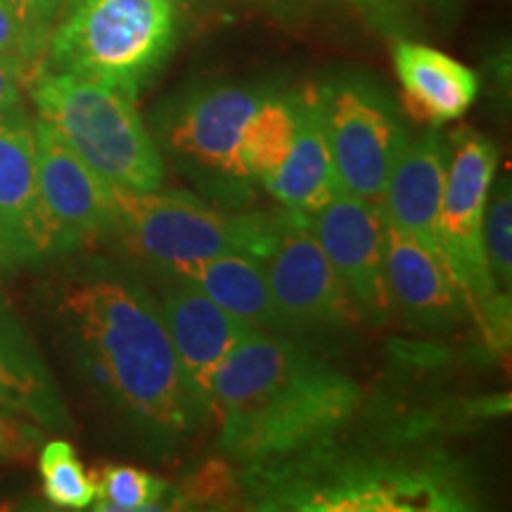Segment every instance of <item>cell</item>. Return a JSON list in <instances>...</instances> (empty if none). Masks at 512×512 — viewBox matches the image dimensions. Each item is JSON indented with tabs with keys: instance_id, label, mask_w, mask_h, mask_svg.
Wrapping results in <instances>:
<instances>
[{
	"instance_id": "30bf717a",
	"label": "cell",
	"mask_w": 512,
	"mask_h": 512,
	"mask_svg": "<svg viewBox=\"0 0 512 512\" xmlns=\"http://www.w3.org/2000/svg\"><path fill=\"white\" fill-rule=\"evenodd\" d=\"M339 188L382 200L389 171L408 143L406 126L380 91L366 83H332L313 91Z\"/></svg>"
},
{
	"instance_id": "d6986e66",
	"label": "cell",
	"mask_w": 512,
	"mask_h": 512,
	"mask_svg": "<svg viewBox=\"0 0 512 512\" xmlns=\"http://www.w3.org/2000/svg\"><path fill=\"white\" fill-rule=\"evenodd\" d=\"M264 188L285 209L299 214H313L339 190L313 91L299 98V124L292 147Z\"/></svg>"
},
{
	"instance_id": "e0dca14e",
	"label": "cell",
	"mask_w": 512,
	"mask_h": 512,
	"mask_svg": "<svg viewBox=\"0 0 512 512\" xmlns=\"http://www.w3.org/2000/svg\"><path fill=\"white\" fill-rule=\"evenodd\" d=\"M0 406L38 427L64 430L69 413L48 363L22 320L0 299Z\"/></svg>"
},
{
	"instance_id": "5bb4252c",
	"label": "cell",
	"mask_w": 512,
	"mask_h": 512,
	"mask_svg": "<svg viewBox=\"0 0 512 512\" xmlns=\"http://www.w3.org/2000/svg\"><path fill=\"white\" fill-rule=\"evenodd\" d=\"M36 166L41 197L69 252L93 240L114 238V185L95 174L41 119H36Z\"/></svg>"
},
{
	"instance_id": "7a4b0ae2",
	"label": "cell",
	"mask_w": 512,
	"mask_h": 512,
	"mask_svg": "<svg viewBox=\"0 0 512 512\" xmlns=\"http://www.w3.org/2000/svg\"><path fill=\"white\" fill-rule=\"evenodd\" d=\"M361 387L290 335L254 328L214 380L219 451L240 465L278 460L342 432Z\"/></svg>"
},
{
	"instance_id": "ba28073f",
	"label": "cell",
	"mask_w": 512,
	"mask_h": 512,
	"mask_svg": "<svg viewBox=\"0 0 512 512\" xmlns=\"http://www.w3.org/2000/svg\"><path fill=\"white\" fill-rule=\"evenodd\" d=\"M266 93L245 86L202 88L166 107L152 136L192 183L233 207L256 185L242 164L240 140Z\"/></svg>"
},
{
	"instance_id": "ffe728a7",
	"label": "cell",
	"mask_w": 512,
	"mask_h": 512,
	"mask_svg": "<svg viewBox=\"0 0 512 512\" xmlns=\"http://www.w3.org/2000/svg\"><path fill=\"white\" fill-rule=\"evenodd\" d=\"M157 273H169L185 280L207 294L211 302L252 323L254 328L283 332L266 283L264 264L254 256L228 252Z\"/></svg>"
},
{
	"instance_id": "277c9868",
	"label": "cell",
	"mask_w": 512,
	"mask_h": 512,
	"mask_svg": "<svg viewBox=\"0 0 512 512\" xmlns=\"http://www.w3.org/2000/svg\"><path fill=\"white\" fill-rule=\"evenodd\" d=\"M178 31L176 0H64L41 67L136 100L174 53Z\"/></svg>"
},
{
	"instance_id": "603a6c76",
	"label": "cell",
	"mask_w": 512,
	"mask_h": 512,
	"mask_svg": "<svg viewBox=\"0 0 512 512\" xmlns=\"http://www.w3.org/2000/svg\"><path fill=\"white\" fill-rule=\"evenodd\" d=\"M95 510L143 512L164 508L169 484L145 470L126 465H107L93 475Z\"/></svg>"
},
{
	"instance_id": "6da1fadb",
	"label": "cell",
	"mask_w": 512,
	"mask_h": 512,
	"mask_svg": "<svg viewBox=\"0 0 512 512\" xmlns=\"http://www.w3.org/2000/svg\"><path fill=\"white\" fill-rule=\"evenodd\" d=\"M69 349L117 418L140 444L176 451L200 427L157 297L124 268L95 261L55 292Z\"/></svg>"
},
{
	"instance_id": "4fadbf2b",
	"label": "cell",
	"mask_w": 512,
	"mask_h": 512,
	"mask_svg": "<svg viewBox=\"0 0 512 512\" xmlns=\"http://www.w3.org/2000/svg\"><path fill=\"white\" fill-rule=\"evenodd\" d=\"M0 240L17 264L69 254L38 188L36 119L24 107L0 117Z\"/></svg>"
},
{
	"instance_id": "83f0119b",
	"label": "cell",
	"mask_w": 512,
	"mask_h": 512,
	"mask_svg": "<svg viewBox=\"0 0 512 512\" xmlns=\"http://www.w3.org/2000/svg\"><path fill=\"white\" fill-rule=\"evenodd\" d=\"M31 79V72L22 62L0 55V117L19 110L22 105V91Z\"/></svg>"
},
{
	"instance_id": "cb8c5ba5",
	"label": "cell",
	"mask_w": 512,
	"mask_h": 512,
	"mask_svg": "<svg viewBox=\"0 0 512 512\" xmlns=\"http://www.w3.org/2000/svg\"><path fill=\"white\" fill-rule=\"evenodd\" d=\"M484 249L498 290H510L512 283V197L510 183L491 185L484 211Z\"/></svg>"
},
{
	"instance_id": "9c48e42d",
	"label": "cell",
	"mask_w": 512,
	"mask_h": 512,
	"mask_svg": "<svg viewBox=\"0 0 512 512\" xmlns=\"http://www.w3.org/2000/svg\"><path fill=\"white\" fill-rule=\"evenodd\" d=\"M261 264L283 335L349 330L363 318L306 214L283 207L273 247Z\"/></svg>"
},
{
	"instance_id": "8fae6325",
	"label": "cell",
	"mask_w": 512,
	"mask_h": 512,
	"mask_svg": "<svg viewBox=\"0 0 512 512\" xmlns=\"http://www.w3.org/2000/svg\"><path fill=\"white\" fill-rule=\"evenodd\" d=\"M309 216L320 249L335 268L361 316L373 325L392 320L384 275V219L377 202L339 188Z\"/></svg>"
},
{
	"instance_id": "ac0fdd59",
	"label": "cell",
	"mask_w": 512,
	"mask_h": 512,
	"mask_svg": "<svg viewBox=\"0 0 512 512\" xmlns=\"http://www.w3.org/2000/svg\"><path fill=\"white\" fill-rule=\"evenodd\" d=\"M394 69L406 110L418 121H430L434 126L456 121L477 100V74L437 48L411 41L396 43Z\"/></svg>"
},
{
	"instance_id": "52a82bcc",
	"label": "cell",
	"mask_w": 512,
	"mask_h": 512,
	"mask_svg": "<svg viewBox=\"0 0 512 512\" xmlns=\"http://www.w3.org/2000/svg\"><path fill=\"white\" fill-rule=\"evenodd\" d=\"M498 169V147L482 133L458 128L448 145V171L439 211V252L467 313L494 347L510 335L508 294L498 290L484 249V211Z\"/></svg>"
},
{
	"instance_id": "7402d4cb",
	"label": "cell",
	"mask_w": 512,
	"mask_h": 512,
	"mask_svg": "<svg viewBox=\"0 0 512 512\" xmlns=\"http://www.w3.org/2000/svg\"><path fill=\"white\" fill-rule=\"evenodd\" d=\"M38 472H41L43 494L55 508H93L95 479L88 475L67 439L43 441L41 453H38Z\"/></svg>"
},
{
	"instance_id": "3957f363",
	"label": "cell",
	"mask_w": 512,
	"mask_h": 512,
	"mask_svg": "<svg viewBox=\"0 0 512 512\" xmlns=\"http://www.w3.org/2000/svg\"><path fill=\"white\" fill-rule=\"evenodd\" d=\"M254 508L304 512L465 510L467 486L446 460L342 451L330 437L306 451L245 465Z\"/></svg>"
},
{
	"instance_id": "5b68a950",
	"label": "cell",
	"mask_w": 512,
	"mask_h": 512,
	"mask_svg": "<svg viewBox=\"0 0 512 512\" xmlns=\"http://www.w3.org/2000/svg\"><path fill=\"white\" fill-rule=\"evenodd\" d=\"M27 86L36 119L60 133L100 178L133 192L164 188V155L136 100L105 83L43 67Z\"/></svg>"
},
{
	"instance_id": "f546056e",
	"label": "cell",
	"mask_w": 512,
	"mask_h": 512,
	"mask_svg": "<svg viewBox=\"0 0 512 512\" xmlns=\"http://www.w3.org/2000/svg\"><path fill=\"white\" fill-rule=\"evenodd\" d=\"M15 266H19L15 261V256L10 254V249L3 245V240H0V273L15 271Z\"/></svg>"
},
{
	"instance_id": "7c38bea8",
	"label": "cell",
	"mask_w": 512,
	"mask_h": 512,
	"mask_svg": "<svg viewBox=\"0 0 512 512\" xmlns=\"http://www.w3.org/2000/svg\"><path fill=\"white\" fill-rule=\"evenodd\" d=\"M159 275H162V292L157 302L178 368L197 413L204 422H209L216 373L230 351L254 330V325L211 302L207 294L176 275Z\"/></svg>"
},
{
	"instance_id": "f1b7e54d",
	"label": "cell",
	"mask_w": 512,
	"mask_h": 512,
	"mask_svg": "<svg viewBox=\"0 0 512 512\" xmlns=\"http://www.w3.org/2000/svg\"><path fill=\"white\" fill-rule=\"evenodd\" d=\"M354 3L361 5L363 10H368L375 17H392L399 0H354Z\"/></svg>"
},
{
	"instance_id": "484cf974",
	"label": "cell",
	"mask_w": 512,
	"mask_h": 512,
	"mask_svg": "<svg viewBox=\"0 0 512 512\" xmlns=\"http://www.w3.org/2000/svg\"><path fill=\"white\" fill-rule=\"evenodd\" d=\"M41 444L43 437L36 422L0 406V463L27 458Z\"/></svg>"
},
{
	"instance_id": "9a60e30c",
	"label": "cell",
	"mask_w": 512,
	"mask_h": 512,
	"mask_svg": "<svg viewBox=\"0 0 512 512\" xmlns=\"http://www.w3.org/2000/svg\"><path fill=\"white\" fill-rule=\"evenodd\" d=\"M384 275L392 313L408 330L446 335L467 318L463 294L453 285L444 261L384 221Z\"/></svg>"
},
{
	"instance_id": "8992f818",
	"label": "cell",
	"mask_w": 512,
	"mask_h": 512,
	"mask_svg": "<svg viewBox=\"0 0 512 512\" xmlns=\"http://www.w3.org/2000/svg\"><path fill=\"white\" fill-rule=\"evenodd\" d=\"M117 233L145 264L171 271L211 256L240 252L264 261L271 252L278 216L226 214L178 190L133 192L114 188Z\"/></svg>"
},
{
	"instance_id": "d4e9b609",
	"label": "cell",
	"mask_w": 512,
	"mask_h": 512,
	"mask_svg": "<svg viewBox=\"0 0 512 512\" xmlns=\"http://www.w3.org/2000/svg\"><path fill=\"white\" fill-rule=\"evenodd\" d=\"M46 46L31 36L8 0H0V55L22 62L31 74L41 67Z\"/></svg>"
},
{
	"instance_id": "4316f807",
	"label": "cell",
	"mask_w": 512,
	"mask_h": 512,
	"mask_svg": "<svg viewBox=\"0 0 512 512\" xmlns=\"http://www.w3.org/2000/svg\"><path fill=\"white\" fill-rule=\"evenodd\" d=\"M24 27L31 31L41 46H48L50 31H53L57 17L64 8V0H8ZM46 55V53H43Z\"/></svg>"
},
{
	"instance_id": "2e32d148",
	"label": "cell",
	"mask_w": 512,
	"mask_h": 512,
	"mask_svg": "<svg viewBox=\"0 0 512 512\" xmlns=\"http://www.w3.org/2000/svg\"><path fill=\"white\" fill-rule=\"evenodd\" d=\"M448 171V143L437 131L403 145L389 171L380 209L382 219L439 254V211Z\"/></svg>"
},
{
	"instance_id": "44dd1931",
	"label": "cell",
	"mask_w": 512,
	"mask_h": 512,
	"mask_svg": "<svg viewBox=\"0 0 512 512\" xmlns=\"http://www.w3.org/2000/svg\"><path fill=\"white\" fill-rule=\"evenodd\" d=\"M299 124V98L266 93L245 124L240 157L254 183L264 185L290 152Z\"/></svg>"
}]
</instances>
